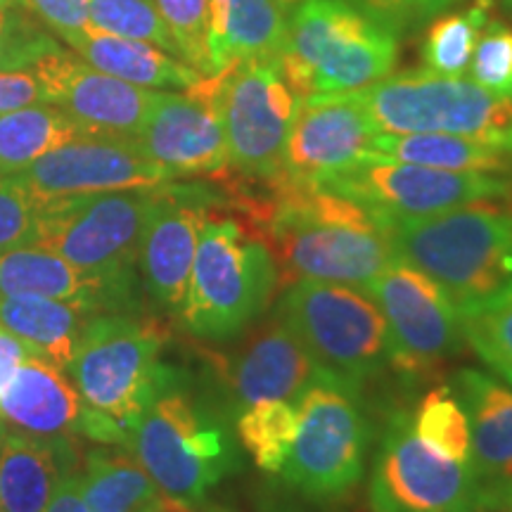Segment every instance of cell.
Segmentation results:
<instances>
[{"label":"cell","instance_id":"3957f363","mask_svg":"<svg viewBox=\"0 0 512 512\" xmlns=\"http://www.w3.org/2000/svg\"><path fill=\"white\" fill-rule=\"evenodd\" d=\"M401 27L358 0H302L280 72L302 100L354 93L392 74Z\"/></svg>","mask_w":512,"mask_h":512},{"label":"cell","instance_id":"9a60e30c","mask_svg":"<svg viewBox=\"0 0 512 512\" xmlns=\"http://www.w3.org/2000/svg\"><path fill=\"white\" fill-rule=\"evenodd\" d=\"M17 178L41 204L98 192L150 190L174 181V176L147 159L133 140L93 133H81L55 147Z\"/></svg>","mask_w":512,"mask_h":512},{"label":"cell","instance_id":"30bf717a","mask_svg":"<svg viewBox=\"0 0 512 512\" xmlns=\"http://www.w3.org/2000/svg\"><path fill=\"white\" fill-rule=\"evenodd\" d=\"M226 133L230 166L249 183H273L285 174L287 143L302 98L287 86L278 60L228 64L204 76Z\"/></svg>","mask_w":512,"mask_h":512},{"label":"cell","instance_id":"681fc988","mask_svg":"<svg viewBox=\"0 0 512 512\" xmlns=\"http://www.w3.org/2000/svg\"><path fill=\"white\" fill-rule=\"evenodd\" d=\"M0 5H19V0H0Z\"/></svg>","mask_w":512,"mask_h":512},{"label":"cell","instance_id":"4fadbf2b","mask_svg":"<svg viewBox=\"0 0 512 512\" xmlns=\"http://www.w3.org/2000/svg\"><path fill=\"white\" fill-rule=\"evenodd\" d=\"M373 512H479L482 484L472 465L439 456L396 415L384 434L370 479Z\"/></svg>","mask_w":512,"mask_h":512},{"label":"cell","instance_id":"7402d4cb","mask_svg":"<svg viewBox=\"0 0 512 512\" xmlns=\"http://www.w3.org/2000/svg\"><path fill=\"white\" fill-rule=\"evenodd\" d=\"M465 408L472 470L482 489L512 482V389L479 370H460L448 384Z\"/></svg>","mask_w":512,"mask_h":512},{"label":"cell","instance_id":"f35d334b","mask_svg":"<svg viewBox=\"0 0 512 512\" xmlns=\"http://www.w3.org/2000/svg\"><path fill=\"white\" fill-rule=\"evenodd\" d=\"M41 202L17 176H0V254L31 245Z\"/></svg>","mask_w":512,"mask_h":512},{"label":"cell","instance_id":"60d3db41","mask_svg":"<svg viewBox=\"0 0 512 512\" xmlns=\"http://www.w3.org/2000/svg\"><path fill=\"white\" fill-rule=\"evenodd\" d=\"M46 102L41 81L31 69H12L0 72V114H8L22 107Z\"/></svg>","mask_w":512,"mask_h":512},{"label":"cell","instance_id":"b9f144b4","mask_svg":"<svg viewBox=\"0 0 512 512\" xmlns=\"http://www.w3.org/2000/svg\"><path fill=\"white\" fill-rule=\"evenodd\" d=\"M358 3L368 5L403 27L406 22H425V19L439 17L441 12L453 8L458 0H358Z\"/></svg>","mask_w":512,"mask_h":512},{"label":"cell","instance_id":"8d00e7d4","mask_svg":"<svg viewBox=\"0 0 512 512\" xmlns=\"http://www.w3.org/2000/svg\"><path fill=\"white\" fill-rule=\"evenodd\" d=\"M470 79L498 93H512V27L491 17L472 50Z\"/></svg>","mask_w":512,"mask_h":512},{"label":"cell","instance_id":"836d02e7","mask_svg":"<svg viewBox=\"0 0 512 512\" xmlns=\"http://www.w3.org/2000/svg\"><path fill=\"white\" fill-rule=\"evenodd\" d=\"M88 22L105 34L147 41L178 57L174 38L166 31L152 0H88Z\"/></svg>","mask_w":512,"mask_h":512},{"label":"cell","instance_id":"5b68a950","mask_svg":"<svg viewBox=\"0 0 512 512\" xmlns=\"http://www.w3.org/2000/svg\"><path fill=\"white\" fill-rule=\"evenodd\" d=\"M380 133H451L512 152V93L430 69L384 76L351 93Z\"/></svg>","mask_w":512,"mask_h":512},{"label":"cell","instance_id":"8992f818","mask_svg":"<svg viewBox=\"0 0 512 512\" xmlns=\"http://www.w3.org/2000/svg\"><path fill=\"white\" fill-rule=\"evenodd\" d=\"M164 332L155 320L126 313L91 316L83 325L69 375L88 408L117 422L126 437L150 403L169 389L159 363Z\"/></svg>","mask_w":512,"mask_h":512},{"label":"cell","instance_id":"44dd1931","mask_svg":"<svg viewBox=\"0 0 512 512\" xmlns=\"http://www.w3.org/2000/svg\"><path fill=\"white\" fill-rule=\"evenodd\" d=\"M88 411V403L62 368L38 354H31L0 392V420L36 437L83 434Z\"/></svg>","mask_w":512,"mask_h":512},{"label":"cell","instance_id":"7c38bea8","mask_svg":"<svg viewBox=\"0 0 512 512\" xmlns=\"http://www.w3.org/2000/svg\"><path fill=\"white\" fill-rule=\"evenodd\" d=\"M299 406V432L283 467L285 482L325 501L344 496L363 479L368 425L356 394L339 384H313Z\"/></svg>","mask_w":512,"mask_h":512},{"label":"cell","instance_id":"8fae6325","mask_svg":"<svg viewBox=\"0 0 512 512\" xmlns=\"http://www.w3.org/2000/svg\"><path fill=\"white\" fill-rule=\"evenodd\" d=\"M318 188L358 202L384 226L401 219H427L467 204L498 202L512 195V183L496 174L430 169L375 152H366L347 169L320 181Z\"/></svg>","mask_w":512,"mask_h":512},{"label":"cell","instance_id":"7dc6e473","mask_svg":"<svg viewBox=\"0 0 512 512\" xmlns=\"http://www.w3.org/2000/svg\"><path fill=\"white\" fill-rule=\"evenodd\" d=\"M503 8H505V12H508V15L512 17V0H503Z\"/></svg>","mask_w":512,"mask_h":512},{"label":"cell","instance_id":"83f0119b","mask_svg":"<svg viewBox=\"0 0 512 512\" xmlns=\"http://www.w3.org/2000/svg\"><path fill=\"white\" fill-rule=\"evenodd\" d=\"M370 152L396 162L472 174H503L512 166V152L451 133H375Z\"/></svg>","mask_w":512,"mask_h":512},{"label":"cell","instance_id":"f6af8a7d","mask_svg":"<svg viewBox=\"0 0 512 512\" xmlns=\"http://www.w3.org/2000/svg\"><path fill=\"white\" fill-rule=\"evenodd\" d=\"M512 512V482L496 486V489H482V510Z\"/></svg>","mask_w":512,"mask_h":512},{"label":"cell","instance_id":"d4e9b609","mask_svg":"<svg viewBox=\"0 0 512 512\" xmlns=\"http://www.w3.org/2000/svg\"><path fill=\"white\" fill-rule=\"evenodd\" d=\"M67 46L100 72L150 91H188L202 79L197 69L152 43L105 34L93 27L69 38Z\"/></svg>","mask_w":512,"mask_h":512},{"label":"cell","instance_id":"74e56055","mask_svg":"<svg viewBox=\"0 0 512 512\" xmlns=\"http://www.w3.org/2000/svg\"><path fill=\"white\" fill-rule=\"evenodd\" d=\"M60 43L19 15V5H0V72L31 69L34 62Z\"/></svg>","mask_w":512,"mask_h":512},{"label":"cell","instance_id":"ab89813d","mask_svg":"<svg viewBox=\"0 0 512 512\" xmlns=\"http://www.w3.org/2000/svg\"><path fill=\"white\" fill-rule=\"evenodd\" d=\"M41 24L53 31L64 43L91 27L88 22V0H19Z\"/></svg>","mask_w":512,"mask_h":512},{"label":"cell","instance_id":"603a6c76","mask_svg":"<svg viewBox=\"0 0 512 512\" xmlns=\"http://www.w3.org/2000/svg\"><path fill=\"white\" fill-rule=\"evenodd\" d=\"M287 31L290 15L280 0H209L211 72L235 62L280 60Z\"/></svg>","mask_w":512,"mask_h":512},{"label":"cell","instance_id":"f546056e","mask_svg":"<svg viewBox=\"0 0 512 512\" xmlns=\"http://www.w3.org/2000/svg\"><path fill=\"white\" fill-rule=\"evenodd\" d=\"M81 491L88 512H138L162 496L145 467L117 451L88 453Z\"/></svg>","mask_w":512,"mask_h":512},{"label":"cell","instance_id":"484cf974","mask_svg":"<svg viewBox=\"0 0 512 512\" xmlns=\"http://www.w3.org/2000/svg\"><path fill=\"white\" fill-rule=\"evenodd\" d=\"M0 294H31L79 304L93 313L124 299L105 280L81 271L60 254L43 247H17L0 254Z\"/></svg>","mask_w":512,"mask_h":512},{"label":"cell","instance_id":"277c9868","mask_svg":"<svg viewBox=\"0 0 512 512\" xmlns=\"http://www.w3.org/2000/svg\"><path fill=\"white\" fill-rule=\"evenodd\" d=\"M278 266L271 249L238 216H204L192 261L183 318L192 335L238 337L271 304Z\"/></svg>","mask_w":512,"mask_h":512},{"label":"cell","instance_id":"1f68e13d","mask_svg":"<svg viewBox=\"0 0 512 512\" xmlns=\"http://www.w3.org/2000/svg\"><path fill=\"white\" fill-rule=\"evenodd\" d=\"M491 10L494 0H475L467 10L439 15L437 22L427 29L422 48L427 69L441 76H465L479 31L494 17Z\"/></svg>","mask_w":512,"mask_h":512},{"label":"cell","instance_id":"f1b7e54d","mask_svg":"<svg viewBox=\"0 0 512 512\" xmlns=\"http://www.w3.org/2000/svg\"><path fill=\"white\" fill-rule=\"evenodd\" d=\"M81 133L67 114L48 102L0 114V176L22 174L50 150Z\"/></svg>","mask_w":512,"mask_h":512},{"label":"cell","instance_id":"d6986e66","mask_svg":"<svg viewBox=\"0 0 512 512\" xmlns=\"http://www.w3.org/2000/svg\"><path fill=\"white\" fill-rule=\"evenodd\" d=\"M209 204L190 190L159 185L140 240L138 264L152 297L181 313Z\"/></svg>","mask_w":512,"mask_h":512},{"label":"cell","instance_id":"d590c367","mask_svg":"<svg viewBox=\"0 0 512 512\" xmlns=\"http://www.w3.org/2000/svg\"><path fill=\"white\" fill-rule=\"evenodd\" d=\"M463 335L486 366L512 384V302L463 318Z\"/></svg>","mask_w":512,"mask_h":512},{"label":"cell","instance_id":"d6a6232c","mask_svg":"<svg viewBox=\"0 0 512 512\" xmlns=\"http://www.w3.org/2000/svg\"><path fill=\"white\" fill-rule=\"evenodd\" d=\"M415 437L439 456L456 463L472 465V437L465 408L448 384L422 396L420 406L411 415Z\"/></svg>","mask_w":512,"mask_h":512},{"label":"cell","instance_id":"2e32d148","mask_svg":"<svg viewBox=\"0 0 512 512\" xmlns=\"http://www.w3.org/2000/svg\"><path fill=\"white\" fill-rule=\"evenodd\" d=\"M31 72L41 81L48 105L93 136L133 140L155 98L150 88L114 79L62 46L38 57Z\"/></svg>","mask_w":512,"mask_h":512},{"label":"cell","instance_id":"ffe728a7","mask_svg":"<svg viewBox=\"0 0 512 512\" xmlns=\"http://www.w3.org/2000/svg\"><path fill=\"white\" fill-rule=\"evenodd\" d=\"M226 380L240 408L264 401L297 403L313 384H339L278 316L230 361Z\"/></svg>","mask_w":512,"mask_h":512},{"label":"cell","instance_id":"4316f807","mask_svg":"<svg viewBox=\"0 0 512 512\" xmlns=\"http://www.w3.org/2000/svg\"><path fill=\"white\" fill-rule=\"evenodd\" d=\"M91 309L31 294H0V325L38 356L67 370Z\"/></svg>","mask_w":512,"mask_h":512},{"label":"cell","instance_id":"ee69618b","mask_svg":"<svg viewBox=\"0 0 512 512\" xmlns=\"http://www.w3.org/2000/svg\"><path fill=\"white\" fill-rule=\"evenodd\" d=\"M43 512H88L86 501H83L81 491V472L72 470L69 475L57 484L53 498H50L48 508Z\"/></svg>","mask_w":512,"mask_h":512},{"label":"cell","instance_id":"ac0fdd59","mask_svg":"<svg viewBox=\"0 0 512 512\" xmlns=\"http://www.w3.org/2000/svg\"><path fill=\"white\" fill-rule=\"evenodd\" d=\"M377 126L351 93L309 98L299 107L285 155V178L318 185L370 152Z\"/></svg>","mask_w":512,"mask_h":512},{"label":"cell","instance_id":"4dcf8cb0","mask_svg":"<svg viewBox=\"0 0 512 512\" xmlns=\"http://www.w3.org/2000/svg\"><path fill=\"white\" fill-rule=\"evenodd\" d=\"M235 427L259 470L283 472L299 432V406L292 401L254 403L242 408Z\"/></svg>","mask_w":512,"mask_h":512},{"label":"cell","instance_id":"9c48e42d","mask_svg":"<svg viewBox=\"0 0 512 512\" xmlns=\"http://www.w3.org/2000/svg\"><path fill=\"white\" fill-rule=\"evenodd\" d=\"M128 444L159 494L190 508L238 467V451L221 422L176 389L150 403Z\"/></svg>","mask_w":512,"mask_h":512},{"label":"cell","instance_id":"5bb4252c","mask_svg":"<svg viewBox=\"0 0 512 512\" xmlns=\"http://www.w3.org/2000/svg\"><path fill=\"white\" fill-rule=\"evenodd\" d=\"M363 290L387 320L392 366L401 373L427 375L458 354L463 318L430 275L396 256Z\"/></svg>","mask_w":512,"mask_h":512},{"label":"cell","instance_id":"ba28073f","mask_svg":"<svg viewBox=\"0 0 512 512\" xmlns=\"http://www.w3.org/2000/svg\"><path fill=\"white\" fill-rule=\"evenodd\" d=\"M155 197L157 188L43 202L31 245L60 254L126 299Z\"/></svg>","mask_w":512,"mask_h":512},{"label":"cell","instance_id":"7a4b0ae2","mask_svg":"<svg viewBox=\"0 0 512 512\" xmlns=\"http://www.w3.org/2000/svg\"><path fill=\"white\" fill-rule=\"evenodd\" d=\"M401 261L437 283L460 318L512 302V214L477 202L427 219L389 223Z\"/></svg>","mask_w":512,"mask_h":512},{"label":"cell","instance_id":"6da1fadb","mask_svg":"<svg viewBox=\"0 0 512 512\" xmlns=\"http://www.w3.org/2000/svg\"><path fill=\"white\" fill-rule=\"evenodd\" d=\"M235 197L283 280L366 287L396 259L389 228L337 192L283 176L266 185V195L235 190Z\"/></svg>","mask_w":512,"mask_h":512},{"label":"cell","instance_id":"7bdbcfd3","mask_svg":"<svg viewBox=\"0 0 512 512\" xmlns=\"http://www.w3.org/2000/svg\"><path fill=\"white\" fill-rule=\"evenodd\" d=\"M31 354H36V351L29 349L22 339L15 337L8 328L0 325V392H3V387L8 384L12 373H15Z\"/></svg>","mask_w":512,"mask_h":512},{"label":"cell","instance_id":"cb8c5ba5","mask_svg":"<svg viewBox=\"0 0 512 512\" xmlns=\"http://www.w3.org/2000/svg\"><path fill=\"white\" fill-rule=\"evenodd\" d=\"M72 470L74 453L62 439L0 432V512H43Z\"/></svg>","mask_w":512,"mask_h":512},{"label":"cell","instance_id":"bcb514c9","mask_svg":"<svg viewBox=\"0 0 512 512\" xmlns=\"http://www.w3.org/2000/svg\"><path fill=\"white\" fill-rule=\"evenodd\" d=\"M138 512H192V508H190V505H183V503L174 501V498L159 496L150 505H145V508L138 510Z\"/></svg>","mask_w":512,"mask_h":512},{"label":"cell","instance_id":"e0dca14e","mask_svg":"<svg viewBox=\"0 0 512 512\" xmlns=\"http://www.w3.org/2000/svg\"><path fill=\"white\" fill-rule=\"evenodd\" d=\"M133 143L171 176H219L230 169L226 133L204 76L185 93L155 91Z\"/></svg>","mask_w":512,"mask_h":512},{"label":"cell","instance_id":"c3c4849f","mask_svg":"<svg viewBox=\"0 0 512 512\" xmlns=\"http://www.w3.org/2000/svg\"><path fill=\"white\" fill-rule=\"evenodd\" d=\"M280 3H283V5H285V8H292V5L302 3V0H280Z\"/></svg>","mask_w":512,"mask_h":512},{"label":"cell","instance_id":"52a82bcc","mask_svg":"<svg viewBox=\"0 0 512 512\" xmlns=\"http://www.w3.org/2000/svg\"><path fill=\"white\" fill-rule=\"evenodd\" d=\"M278 318L318 366L351 392L392 366L387 320L363 287L297 280L280 299Z\"/></svg>","mask_w":512,"mask_h":512},{"label":"cell","instance_id":"e575fe53","mask_svg":"<svg viewBox=\"0 0 512 512\" xmlns=\"http://www.w3.org/2000/svg\"><path fill=\"white\" fill-rule=\"evenodd\" d=\"M166 31L174 38L178 60L211 76L209 0H152Z\"/></svg>","mask_w":512,"mask_h":512}]
</instances>
